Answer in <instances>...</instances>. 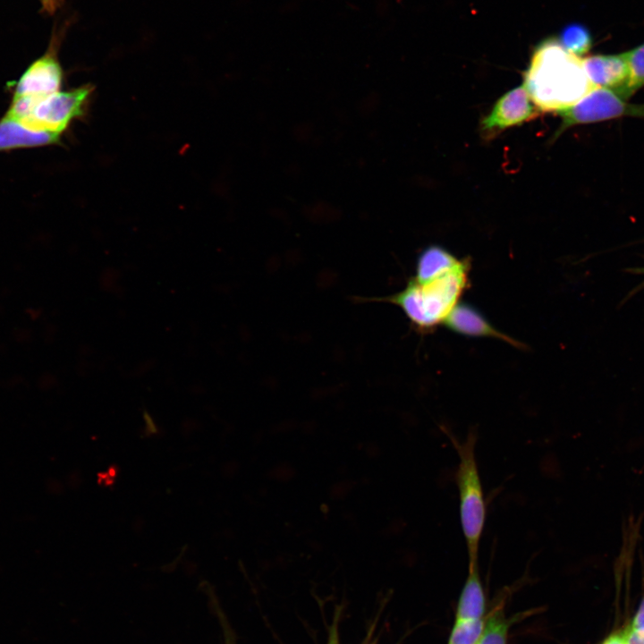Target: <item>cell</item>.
Wrapping results in <instances>:
<instances>
[{
	"mask_svg": "<svg viewBox=\"0 0 644 644\" xmlns=\"http://www.w3.org/2000/svg\"><path fill=\"white\" fill-rule=\"evenodd\" d=\"M523 76V87L540 112L557 113L568 108L595 89L581 59L567 52L555 38L537 46Z\"/></svg>",
	"mask_w": 644,
	"mask_h": 644,
	"instance_id": "cell-1",
	"label": "cell"
},
{
	"mask_svg": "<svg viewBox=\"0 0 644 644\" xmlns=\"http://www.w3.org/2000/svg\"><path fill=\"white\" fill-rule=\"evenodd\" d=\"M470 268L469 259L464 258L445 275L426 282L411 278L402 291L378 301L400 307L417 329H430L444 323L458 304L468 285Z\"/></svg>",
	"mask_w": 644,
	"mask_h": 644,
	"instance_id": "cell-2",
	"label": "cell"
},
{
	"mask_svg": "<svg viewBox=\"0 0 644 644\" xmlns=\"http://www.w3.org/2000/svg\"><path fill=\"white\" fill-rule=\"evenodd\" d=\"M459 463L455 481L459 493L462 530L469 556V568L479 566V547L486 521V504L475 456L477 434L470 431L461 443L451 436Z\"/></svg>",
	"mask_w": 644,
	"mask_h": 644,
	"instance_id": "cell-3",
	"label": "cell"
},
{
	"mask_svg": "<svg viewBox=\"0 0 644 644\" xmlns=\"http://www.w3.org/2000/svg\"><path fill=\"white\" fill-rule=\"evenodd\" d=\"M93 89L87 84L40 98L13 97L4 114L31 129L63 134L72 122L85 114Z\"/></svg>",
	"mask_w": 644,
	"mask_h": 644,
	"instance_id": "cell-4",
	"label": "cell"
},
{
	"mask_svg": "<svg viewBox=\"0 0 644 644\" xmlns=\"http://www.w3.org/2000/svg\"><path fill=\"white\" fill-rule=\"evenodd\" d=\"M561 124L556 138L564 130L578 124L603 122L622 116L644 117V105L626 102L617 92L595 88L572 106L557 112Z\"/></svg>",
	"mask_w": 644,
	"mask_h": 644,
	"instance_id": "cell-5",
	"label": "cell"
},
{
	"mask_svg": "<svg viewBox=\"0 0 644 644\" xmlns=\"http://www.w3.org/2000/svg\"><path fill=\"white\" fill-rule=\"evenodd\" d=\"M65 28L53 33L43 55L31 63L21 76L13 82V97L40 98L60 90L64 71L58 60V50Z\"/></svg>",
	"mask_w": 644,
	"mask_h": 644,
	"instance_id": "cell-6",
	"label": "cell"
},
{
	"mask_svg": "<svg viewBox=\"0 0 644 644\" xmlns=\"http://www.w3.org/2000/svg\"><path fill=\"white\" fill-rule=\"evenodd\" d=\"M540 111L527 90L521 86L503 95L480 123L486 139H492L505 129L535 119Z\"/></svg>",
	"mask_w": 644,
	"mask_h": 644,
	"instance_id": "cell-7",
	"label": "cell"
},
{
	"mask_svg": "<svg viewBox=\"0 0 644 644\" xmlns=\"http://www.w3.org/2000/svg\"><path fill=\"white\" fill-rule=\"evenodd\" d=\"M581 62L595 88L609 89L622 95L629 80V67L623 53L590 55Z\"/></svg>",
	"mask_w": 644,
	"mask_h": 644,
	"instance_id": "cell-8",
	"label": "cell"
},
{
	"mask_svg": "<svg viewBox=\"0 0 644 644\" xmlns=\"http://www.w3.org/2000/svg\"><path fill=\"white\" fill-rule=\"evenodd\" d=\"M445 326L459 335L470 337H491L499 339L522 348L523 344L497 330L474 307L467 303H458L444 321Z\"/></svg>",
	"mask_w": 644,
	"mask_h": 644,
	"instance_id": "cell-9",
	"label": "cell"
},
{
	"mask_svg": "<svg viewBox=\"0 0 644 644\" xmlns=\"http://www.w3.org/2000/svg\"><path fill=\"white\" fill-rule=\"evenodd\" d=\"M62 135L31 129L4 114L0 119V152L59 144Z\"/></svg>",
	"mask_w": 644,
	"mask_h": 644,
	"instance_id": "cell-10",
	"label": "cell"
},
{
	"mask_svg": "<svg viewBox=\"0 0 644 644\" xmlns=\"http://www.w3.org/2000/svg\"><path fill=\"white\" fill-rule=\"evenodd\" d=\"M462 262V259L440 246H428L419 256L412 279L426 282L439 277L456 268Z\"/></svg>",
	"mask_w": 644,
	"mask_h": 644,
	"instance_id": "cell-11",
	"label": "cell"
},
{
	"mask_svg": "<svg viewBox=\"0 0 644 644\" xmlns=\"http://www.w3.org/2000/svg\"><path fill=\"white\" fill-rule=\"evenodd\" d=\"M485 609L486 599L479 578V566L470 567L459 598L456 620L482 618Z\"/></svg>",
	"mask_w": 644,
	"mask_h": 644,
	"instance_id": "cell-12",
	"label": "cell"
},
{
	"mask_svg": "<svg viewBox=\"0 0 644 644\" xmlns=\"http://www.w3.org/2000/svg\"><path fill=\"white\" fill-rule=\"evenodd\" d=\"M557 40L567 52L578 57L587 54L592 47L589 30L577 22L566 25L561 30Z\"/></svg>",
	"mask_w": 644,
	"mask_h": 644,
	"instance_id": "cell-13",
	"label": "cell"
},
{
	"mask_svg": "<svg viewBox=\"0 0 644 644\" xmlns=\"http://www.w3.org/2000/svg\"><path fill=\"white\" fill-rule=\"evenodd\" d=\"M623 55L629 67V80L621 96L627 99L644 86V43Z\"/></svg>",
	"mask_w": 644,
	"mask_h": 644,
	"instance_id": "cell-14",
	"label": "cell"
},
{
	"mask_svg": "<svg viewBox=\"0 0 644 644\" xmlns=\"http://www.w3.org/2000/svg\"><path fill=\"white\" fill-rule=\"evenodd\" d=\"M486 624L484 617L474 620H456L448 644H476Z\"/></svg>",
	"mask_w": 644,
	"mask_h": 644,
	"instance_id": "cell-15",
	"label": "cell"
},
{
	"mask_svg": "<svg viewBox=\"0 0 644 644\" xmlns=\"http://www.w3.org/2000/svg\"><path fill=\"white\" fill-rule=\"evenodd\" d=\"M508 621L499 609L486 619L484 631L476 644H507Z\"/></svg>",
	"mask_w": 644,
	"mask_h": 644,
	"instance_id": "cell-16",
	"label": "cell"
},
{
	"mask_svg": "<svg viewBox=\"0 0 644 644\" xmlns=\"http://www.w3.org/2000/svg\"><path fill=\"white\" fill-rule=\"evenodd\" d=\"M628 628L633 631L644 634V597L641 599L639 608Z\"/></svg>",
	"mask_w": 644,
	"mask_h": 644,
	"instance_id": "cell-17",
	"label": "cell"
},
{
	"mask_svg": "<svg viewBox=\"0 0 644 644\" xmlns=\"http://www.w3.org/2000/svg\"><path fill=\"white\" fill-rule=\"evenodd\" d=\"M41 11L47 14H54L63 4L64 0H39Z\"/></svg>",
	"mask_w": 644,
	"mask_h": 644,
	"instance_id": "cell-18",
	"label": "cell"
},
{
	"mask_svg": "<svg viewBox=\"0 0 644 644\" xmlns=\"http://www.w3.org/2000/svg\"><path fill=\"white\" fill-rule=\"evenodd\" d=\"M625 644H644V634L633 631L628 627L623 631Z\"/></svg>",
	"mask_w": 644,
	"mask_h": 644,
	"instance_id": "cell-19",
	"label": "cell"
},
{
	"mask_svg": "<svg viewBox=\"0 0 644 644\" xmlns=\"http://www.w3.org/2000/svg\"><path fill=\"white\" fill-rule=\"evenodd\" d=\"M602 644H625L623 631L613 633L607 637Z\"/></svg>",
	"mask_w": 644,
	"mask_h": 644,
	"instance_id": "cell-20",
	"label": "cell"
},
{
	"mask_svg": "<svg viewBox=\"0 0 644 644\" xmlns=\"http://www.w3.org/2000/svg\"><path fill=\"white\" fill-rule=\"evenodd\" d=\"M327 644H339L337 627L335 623H334L331 628Z\"/></svg>",
	"mask_w": 644,
	"mask_h": 644,
	"instance_id": "cell-21",
	"label": "cell"
}]
</instances>
